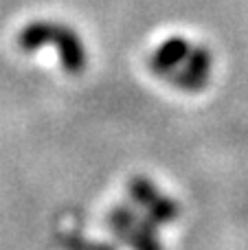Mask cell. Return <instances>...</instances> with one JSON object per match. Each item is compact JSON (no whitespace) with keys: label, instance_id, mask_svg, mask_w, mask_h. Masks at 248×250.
<instances>
[{"label":"cell","instance_id":"3","mask_svg":"<svg viewBox=\"0 0 248 250\" xmlns=\"http://www.w3.org/2000/svg\"><path fill=\"white\" fill-rule=\"evenodd\" d=\"M189 42L183 35H171L167 38L156 51L149 55V68L158 77H167L171 70H176L189 55Z\"/></svg>","mask_w":248,"mask_h":250},{"label":"cell","instance_id":"2","mask_svg":"<svg viewBox=\"0 0 248 250\" xmlns=\"http://www.w3.org/2000/svg\"><path fill=\"white\" fill-rule=\"evenodd\" d=\"M211 68H213V57L205 46H191L189 55L176 70H171L165 79H169L176 88L187 92H198L209 82Z\"/></svg>","mask_w":248,"mask_h":250},{"label":"cell","instance_id":"1","mask_svg":"<svg viewBox=\"0 0 248 250\" xmlns=\"http://www.w3.org/2000/svg\"><path fill=\"white\" fill-rule=\"evenodd\" d=\"M18 44L26 53L40 51L46 44L55 46L57 53H60L62 68L70 75H79L88 64L86 48H83L79 35L70 26H64L60 22H48V20L29 22L18 35Z\"/></svg>","mask_w":248,"mask_h":250}]
</instances>
